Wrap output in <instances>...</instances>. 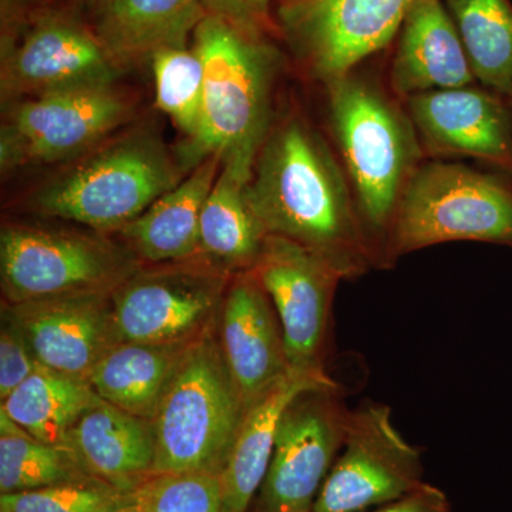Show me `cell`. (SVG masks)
Masks as SVG:
<instances>
[{
    "instance_id": "obj_1",
    "label": "cell",
    "mask_w": 512,
    "mask_h": 512,
    "mask_svg": "<svg viewBox=\"0 0 512 512\" xmlns=\"http://www.w3.org/2000/svg\"><path fill=\"white\" fill-rule=\"evenodd\" d=\"M245 195L266 235L302 245L343 279L377 268L348 174L302 114L272 123Z\"/></svg>"
},
{
    "instance_id": "obj_2",
    "label": "cell",
    "mask_w": 512,
    "mask_h": 512,
    "mask_svg": "<svg viewBox=\"0 0 512 512\" xmlns=\"http://www.w3.org/2000/svg\"><path fill=\"white\" fill-rule=\"evenodd\" d=\"M329 117L377 268H384L394 215L424 156L409 113L355 70L329 83Z\"/></svg>"
},
{
    "instance_id": "obj_3",
    "label": "cell",
    "mask_w": 512,
    "mask_h": 512,
    "mask_svg": "<svg viewBox=\"0 0 512 512\" xmlns=\"http://www.w3.org/2000/svg\"><path fill=\"white\" fill-rule=\"evenodd\" d=\"M204 64V100L197 134L177 157L190 173L208 157L254 165L272 123V96L281 55L266 37L235 29L207 15L192 36Z\"/></svg>"
},
{
    "instance_id": "obj_4",
    "label": "cell",
    "mask_w": 512,
    "mask_h": 512,
    "mask_svg": "<svg viewBox=\"0 0 512 512\" xmlns=\"http://www.w3.org/2000/svg\"><path fill=\"white\" fill-rule=\"evenodd\" d=\"M185 175L154 127L137 126L77 157L35 192L33 207L106 235L137 220Z\"/></svg>"
},
{
    "instance_id": "obj_5",
    "label": "cell",
    "mask_w": 512,
    "mask_h": 512,
    "mask_svg": "<svg viewBox=\"0 0 512 512\" xmlns=\"http://www.w3.org/2000/svg\"><path fill=\"white\" fill-rule=\"evenodd\" d=\"M245 414L222 355L215 322L192 343L154 417L153 477H221Z\"/></svg>"
},
{
    "instance_id": "obj_6",
    "label": "cell",
    "mask_w": 512,
    "mask_h": 512,
    "mask_svg": "<svg viewBox=\"0 0 512 512\" xmlns=\"http://www.w3.org/2000/svg\"><path fill=\"white\" fill-rule=\"evenodd\" d=\"M456 241L512 249V183L463 164H421L394 215L384 268L410 252Z\"/></svg>"
},
{
    "instance_id": "obj_7",
    "label": "cell",
    "mask_w": 512,
    "mask_h": 512,
    "mask_svg": "<svg viewBox=\"0 0 512 512\" xmlns=\"http://www.w3.org/2000/svg\"><path fill=\"white\" fill-rule=\"evenodd\" d=\"M143 262L126 245L104 238L33 225H5L0 234V276L8 305L111 293Z\"/></svg>"
},
{
    "instance_id": "obj_8",
    "label": "cell",
    "mask_w": 512,
    "mask_h": 512,
    "mask_svg": "<svg viewBox=\"0 0 512 512\" xmlns=\"http://www.w3.org/2000/svg\"><path fill=\"white\" fill-rule=\"evenodd\" d=\"M232 275L202 256L143 265L111 292L121 342H194L217 322Z\"/></svg>"
},
{
    "instance_id": "obj_9",
    "label": "cell",
    "mask_w": 512,
    "mask_h": 512,
    "mask_svg": "<svg viewBox=\"0 0 512 512\" xmlns=\"http://www.w3.org/2000/svg\"><path fill=\"white\" fill-rule=\"evenodd\" d=\"M133 113L130 99L114 84L15 101L0 133L2 170L83 156L117 133Z\"/></svg>"
},
{
    "instance_id": "obj_10",
    "label": "cell",
    "mask_w": 512,
    "mask_h": 512,
    "mask_svg": "<svg viewBox=\"0 0 512 512\" xmlns=\"http://www.w3.org/2000/svg\"><path fill=\"white\" fill-rule=\"evenodd\" d=\"M121 69L89 23L67 10L37 13L2 39L3 101H18L74 87L114 84Z\"/></svg>"
},
{
    "instance_id": "obj_11",
    "label": "cell",
    "mask_w": 512,
    "mask_h": 512,
    "mask_svg": "<svg viewBox=\"0 0 512 512\" xmlns=\"http://www.w3.org/2000/svg\"><path fill=\"white\" fill-rule=\"evenodd\" d=\"M350 410L339 387L299 394L282 414L251 512H312L345 441Z\"/></svg>"
},
{
    "instance_id": "obj_12",
    "label": "cell",
    "mask_w": 512,
    "mask_h": 512,
    "mask_svg": "<svg viewBox=\"0 0 512 512\" xmlns=\"http://www.w3.org/2000/svg\"><path fill=\"white\" fill-rule=\"evenodd\" d=\"M419 448L412 446L382 403L350 410L345 441L312 512H365L399 500L423 481Z\"/></svg>"
},
{
    "instance_id": "obj_13",
    "label": "cell",
    "mask_w": 512,
    "mask_h": 512,
    "mask_svg": "<svg viewBox=\"0 0 512 512\" xmlns=\"http://www.w3.org/2000/svg\"><path fill=\"white\" fill-rule=\"evenodd\" d=\"M417 0H281L278 16L293 53L328 86L389 45Z\"/></svg>"
},
{
    "instance_id": "obj_14",
    "label": "cell",
    "mask_w": 512,
    "mask_h": 512,
    "mask_svg": "<svg viewBox=\"0 0 512 512\" xmlns=\"http://www.w3.org/2000/svg\"><path fill=\"white\" fill-rule=\"evenodd\" d=\"M249 271L274 305L291 369L328 375L330 318L342 275L325 259L278 235H266Z\"/></svg>"
},
{
    "instance_id": "obj_15",
    "label": "cell",
    "mask_w": 512,
    "mask_h": 512,
    "mask_svg": "<svg viewBox=\"0 0 512 512\" xmlns=\"http://www.w3.org/2000/svg\"><path fill=\"white\" fill-rule=\"evenodd\" d=\"M110 296H60L8 305L3 311L40 365L89 382L94 367L120 343Z\"/></svg>"
},
{
    "instance_id": "obj_16",
    "label": "cell",
    "mask_w": 512,
    "mask_h": 512,
    "mask_svg": "<svg viewBox=\"0 0 512 512\" xmlns=\"http://www.w3.org/2000/svg\"><path fill=\"white\" fill-rule=\"evenodd\" d=\"M217 335L248 413L292 372L274 305L249 269L232 275L218 313Z\"/></svg>"
},
{
    "instance_id": "obj_17",
    "label": "cell",
    "mask_w": 512,
    "mask_h": 512,
    "mask_svg": "<svg viewBox=\"0 0 512 512\" xmlns=\"http://www.w3.org/2000/svg\"><path fill=\"white\" fill-rule=\"evenodd\" d=\"M498 96L466 86L409 97L424 154L478 158L512 174V116Z\"/></svg>"
},
{
    "instance_id": "obj_18",
    "label": "cell",
    "mask_w": 512,
    "mask_h": 512,
    "mask_svg": "<svg viewBox=\"0 0 512 512\" xmlns=\"http://www.w3.org/2000/svg\"><path fill=\"white\" fill-rule=\"evenodd\" d=\"M94 35L120 69L184 49L207 16L201 0H89Z\"/></svg>"
},
{
    "instance_id": "obj_19",
    "label": "cell",
    "mask_w": 512,
    "mask_h": 512,
    "mask_svg": "<svg viewBox=\"0 0 512 512\" xmlns=\"http://www.w3.org/2000/svg\"><path fill=\"white\" fill-rule=\"evenodd\" d=\"M476 80L450 13L441 0H417L400 28L390 72L393 92L407 100L431 90L457 89Z\"/></svg>"
},
{
    "instance_id": "obj_20",
    "label": "cell",
    "mask_w": 512,
    "mask_h": 512,
    "mask_svg": "<svg viewBox=\"0 0 512 512\" xmlns=\"http://www.w3.org/2000/svg\"><path fill=\"white\" fill-rule=\"evenodd\" d=\"M66 447L76 454L87 473L120 490L137 493L153 477V421L104 400L77 421Z\"/></svg>"
},
{
    "instance_id": "obj_21",
    "label": "cell",
    "mask_w": 512,
    "mask_h": 512,
    "mask_svg": "<svg viewBox=\"0 0 512 512\" xmlns=\"http://www.w3.org/2000/svg\"><path fill=\"white\" fill-rule=\"evenodd\" d=\"M221 167V156L208 157L177 187L121 229L123 244L140 262L156 265L200 256L201 212Z\"/></svg>"
},
{
    "instance_id": "obj_22",
    "label": "cell",
    "mask_w": 512,
    "mask_h": 512,
    "mask_svg": "<svg viewBox=\"0 0 512 512\" xmlns=\"http://www.w3.org/2000/svg\"><path fill=\"white\" fill-rule=\"evenodd\" d=\"M339 387L328 375L292 370L242 421L231 456L221 474L225 512H248L271 463L282 414L306 390Z\"/></svg>"
},
{
    "instance_id": "obj_23",
    "label": "cell",
    "mask_w": 512,
    "mask_h": 512,
    "mask_svg": "<svg viewBox=\"0 0 512 512\" xmlns=\"http://www.w3.org/2000/svg\"><path fill=\"white\" fill-rule=\"evenodd\" d=\"M252 168L241 160L222 161L201 212L200 256L229 274L251 269L266 237L245 195Z\"/></svg>"
},
{
    "instance_id": "obj_24",
    "label": "cell",
    "mask_w": 512,
    "mask_h": 512,
    "mask_svg": "<svg viewBox=\"0 0 512 512\" xmlns=\"http://www.w3.org/2000/svg\"><path fill=\"white\" fill-rule=\"evenodd\" d=\"M194 342H121L94 367L89 382L104 402L153 421Z\"/></svg>"
},
{
    "instance_id": "obj_25",
    "label": "cell",
    "mask_w": 512,
    "mask_h": 512,
    "mask_svg": "<svg viewBox=\"0 0 512 512\" xmlns=\"http://www.w3.org/2000/svg\"><path fill=\"white\" fill-rule=\"evenodd\" d=\"M100 402L87 380L63 375L39 363L28 380L3 400L0 410L33 439L66 447L77 421Z\"/></svg>"
},
{
    "instance_id": "obj_26",
    "label": "cell",
    "mask_w": 512,
    "mask_h": 512,
    "mask_svg": "<svg viewBox=\"0 0 512 512\" xmlns=\"http://www.w3.org/2000/svg\"><path fill=\"white\" fill-rule=\"evenodd\" d=\"M474 77L512 96V6L508 0H446Z\"/></svg>"
},
{
    "instance_id": "obj_27",
    "label": "cell",
    "mask_w": 512,
    "mask_h": 512,
    "mask_svg": "<svg viewBox=\"0 0 512 512\" xmlns=\"http://www.w3.org/2000/svg\"><path fill=\"white\" fill-rule=\"evenodd\" d=\"M0 421V493H23L93 477L70 448L33 439L3 410Z\"/></svg>"
},
{
    "instance_id": "obj_28",
    "label": "cell",
    "mask_w": 512,
    "mask_h": 512,
    "mask_svg": "<svg viewBox=\"0 0 512 512\" xmlns=\"http://www.w3.org/2000/svg\"><path fill=\"white\" fill-rule=\"evenodd\" d=\"M156 106L190 140L201 124L204 64L194 49H165L151 57Z\"/></svg>"
},
{
    "instance_id": "obj_29",
    "label": "cell",
    "mask_w": 512,
    "mask_h": 512,
    "mask_svg": "<svg viewBox=\"0 0 512 512\" xmlns=\"http://www.w3.org/2000/svg\"><path fill=\"white\" fill-rule=\"evenodd\" d=\"M137 500V493L120 490L99 478L72 481L0 494V510L8 512H114Z\"/></svg>"
},
{
    "instance_id": "obj_30",
    "label": "cell",
    "mask_w": 512,
    "mask_h": 512,
    "mask_svg": "<svg viewBox=\"0 0 512 512\" xmlns=\"http://www.w3.org/2000/svg\"><path fill=\"white\" fill-rule=\"evenodd\" d=\"M137 497L146 512H225L220 477L208 474L154 476Z\"/></svg>"
},
{
    "instance_id": "obj_31",
    "label": "cell",
    "mask_w": 512,
    "mask_h": 512,
    "mask_svg": "<svg viewBox=\"0 0 512 512\" xmlns=\"http://www.w3.org/2000/svg\"><path fill=\"white\" fill-rule=\"evenodd\" d=\"M37 365L25 336L5 316L0 332V402L26 382Z\"/></svg>"
},
{
    "instance_id": "obj_32",
    "label": "cell",
    "mask_w": 512,
    "mask_h": 512,
    "mask_svg": "<svg viewBox=\"0 0 512 512\" xmlns=\"http://www.w3.org/2000/svg\"><path fill=\"white\" fill-rule=\"evenodd\" d=\"M272 0H201L207 15L224 20L235 29L266 37L272 28Z\"/></svg>"
},
{
    "instance_id": "obj_33",
    "label": "cell",
    "mask_w": 512,
    "mask_h": 512,
    "mask_svg": "<svg viewBox=\"0 0 512 512\" xmlns=\"http://www.w3.org/2000/svg\"><path fill=\"white\" fill-rule=\"evenodd\" d=\"M370 512H453L447 495L429 483H423L412 493L392 503L380 505Z\"/></svg>"
},
{
    "instance_id": "obj_34",
    "label": "cell",
    "mask_w": 512,
    "mask_h": 512,
    "mask_svg": "<svg viewBox=\"0 0 512 512\" xmlns=\"http://www.w3.org/2000/svg\"><path fill=\"white\" fill-rule=\"evenodd\" d=\"M52 8L46 0H0L2 39L12 36L26 25L37 13Z\"/></svg>"
},
{
    "instance_id": "obj_35",
    "label": "cell",
    "mask_w": 512,
    "mask_h": 512,
    "mask_svg": "<svg viewBox=\"0 0 512 512\" xmlns=\"http://www.w3.org/2000/svg\"><path fill=\"white\" fill-rule=\"evenodd\" d=\"M114 512H146L144 511L143 505H141L140 501H138V497L136 501H133V503L124 505V507L119 508V510H116Z\"/></svg>"
},
{
    "instance_id": "obj_36",
    "label": "cell",
    "mask_w": 512,
    "mask_h": 512,
    "mask_svg": "<svg viewBox=\"0 0 512 512\" xmlns=\"http://www.w3.org/2000/svg\"><path fill=\"white\" fill-rule=\"evenodd\" d=\"M0 512H8V511H5V510H0Z\"/></svg>"
},
{
    "instance_id": "obj_37",
    "label": "cell",
    "mask_w": 512,
    "mask_h": 512,
    "mask_svg": "<svg viewBox=\"0 0 512 512\" xmlns=\"http://www.w3.org/2000/svg\"><path fill=\"white\" fill-rule=\"evenodd\" d=\"M512 97V96H511Z\"/></svg>"
}]
</instances>
